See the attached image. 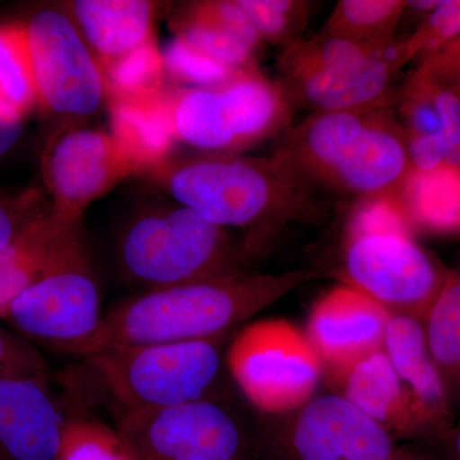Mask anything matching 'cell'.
I'll return each mask as SVG.
<instances>
[{
	"label": "cell",
	"instance_id": "cell-11",
	"mask_svg": "<svg viewBox=\"0 0 460 460\" xmlns=\"http://www.w3.org/2000/svg\"><path fill=\"white\" fill-rule=\"evenodd\" d=\"M263 453L274 460H441L402 447L383 426L337 394L269 419Z\"/></svg>",
	"mask_w": 460,
	"mask_h": 460
},
{
	"label": "cell",
	"instance_id": "cell-30",
	"mask_svg": "<svg viewBox=\"0 0 460 460\" xmlns=\"http://www.w3.org/2000/svg\"><path fill=\"white\" fill-rule=\"evenodd\" d=\"M165 74L190 87L211 86L224 83L242 69H233L196 49L183 39L174 40L162 53Z\"/></svg>",
	"mask_w": 460,
	"mask_h": 460
},
{
	"label": "cell",
	"instance_id": "cell-38",
	"mask_svg": "<svg viewBox=\"0 0 460 460\" xmlns=\"http://www.w3.org/2000/svg\"><path fill=\"white\" fill-rule=\"evenodd\" d=\"M453 91H456V93L460 96V86L456 87V89H454Z\"/></svg>",
	"mask_w": 460,
	"mask_h": 460
},
{
	"label": "cell",
	"instance_id": "cell-6",
	"mask_svg": "<svg viewBox=\"0 0 460 460\" xmlns=\"http://www.w3.org/2000/svg\"><path fill=\"white\" fill-rule=\"evenodd\" d=\"M411 60L402 40L376 48L321 31L281 51L277 83L293 109L367 111L395 105L396 80Z\"/></svg>",
	"mask_w": 460,
	"mask_h": 460
},
{
	"label": "cell",
	"instance_id": "cell-17",
	"mask_svg": "<svg viewBox=\"0 0 460 460\" xmlns=\"http://www.w3.org/2000/svg\"><path fill=\"white\" fill-rule=\"evenodd\" d=\"M65 420L36 378L0 380V452L11 460H56Z\"/></svg>",
	"mask_w": 460,
	"mask_h": 460
},
{
	"label": "cell",
	"instance_id": "cell-25",
	"mask_svg": "<svg viewBox=\"0 0 460 460\" xmlns=\"http://www.w3.org/2000/svg\"><path fill=\"white\" fill-rule=\"evenodd\" d=\"M407 8L404 0H341L321 31L370 47H387L395 41L396 29Z\"/></svg>",
	"mask_w": 460,
	"mask_h": 460
},
{
	"label": "cell",
	"instance_id": "cell-24",
	"mask_svg": "<svg viewBox=\"0 0 460 460\" xmlns=\"http://www.w3.org/2000/svg\"><path fill=\"white\" fill-rule=\"evenodd\" d=\"M423 326L429 353L450 396H460V271L447 270Z\"/></svg>",
	"mask_w": 460,
	"mask_h": 460
},
{
	"label": "cell",
	"instance_id": "cell-22",
	"mask_svg": "<svg viewBox=\"0 0 460 460\" xmlns=\"http://www.w3.org/2000/svg\"><path fill=\"white\" fill-rule=\"evenodd\" d=\"M398 199L411 229L460 235V166L444 164L431 172L411 169Z\"/></svg>",
	"mask_w": 460,
	"mask_h": 460
},
{
	"label": "cell",
	"instance_id": "cell-13",
	"mask_svg": "<svg viewBox=\"0 0 460 460\" xmlns=\"http://www.w3.org/2000/svg\"><path fill=\"white\" fill-rule=\"evenodd\" d=\"M21 26L38 108L75 119L95 114L108 102L107 83L74 21L45 8Z\"/></svg>",
	"mask_w": 460,
	"mask_h": 460
},
{
	"label": "cell",
	"instance_id": "cell-15",
	"mask_svg": "<svg viewBox=\"0 0 460 460\" xmlns=\"http://www.w3.org/2000/svg\"><path fill=\"white\" fill-rule=\"evenodd\" d=\"M390 316L385 307L347 283L320 296L308 314L305 334L323 374L337 376L383 349Z\"/></svg>",
	"mask_w": 460,
	"mask_h": 460
},
{
	"label": "cell",
	"instance_id": "cell-31",
	"mask_svg": "<svg viewBox=\"0 0 460 460\" xmlns=\"http://www.w3.org/2000/svg\"><path fill=\"white\" fill-rule=\"evenodd\" d=\"M460 33V0H438V5L423 18L416 31L404 39L411 59L434 56Z\"/></svg>",
	"mask_w": 460,
	"mask_h": 460
},
{
	"label": "cell",
	"instance_id": "cell-35",
	"mask_svg": "<svg viewBox=\"0 0 460 460\" xmlns=\"http://www.w3.org/2000/svg\"><path fill=\"white\" fill-rule=\"evenodd\" d=\"M31 198L17 204L0 199V253L9 246L27 224L32 222L39 214L27 215L31 210Z\"/></svg>",
	"mask_w": 460,
	"mask_h": 460
},
{
	"label": "cell",
	"instance_id": "cell-16",
	"mask_svg": "<svg viewBox=\"0 0 460 460\" xmlns=\"http://www.w3.org/2000/svg\"><path fill=\"white\" fill-rule=\"evenodd\" d=\"M329 380L337 387V394L398 440L425 438L441 443L429 414L396 375L383 349Z\"/></svg>",
	"mask_w": 460,
	"mask_h": 460
},
{
	"label": "cell",
	"instance_id": "cell-28",
	"mask_svg": "<svg viewBox=\"0 0 460 460\" xmlns=\"http://www.w3.org/2000/svg\"><path fill=\"white\" fill-rule=\"evenodd\" d=\"M0 102L25 117L38 108L21 23L0 25Z\"/></svg>",
	"mask_w": 460,
	"mask_h": 460
},
{
	"label": "cell",
	"instance_id": "cell-32",
	"mask_svg": "<svg viewBox=\"0 0 460 460\" xmlns=\"http://www.w3.org/2000/svg\"><path fill=\"white\" fill-rule=\"evenodd\" d=\"M411 77L426 91L440 120L441 132L447 145L445 164L460 166V96L456 91L429 80L419 72L414 71Z\"/></svg>",
	"mask_w": 460,
	"mask_h": 460
},
{
	"label": "cell",
	"instance_id": "cell-14",
	"mask_svg": "<svg viewBox=\"0 0 460 460\" xmlns=\"http://www.w3.org/2000/svg\"><path fill=\"white\" fill-rule=\"evenodd\" d=\"M41 165L51 213L65 223L81 222L93 202L136 172L111 133L81 126L54 133Z\"/></svg>",
	"mask_w": 460,
	"mask_h": 460
},
{
	"label": "cell",
	"instance_id": "cell-10",
	"mask_svg": "<svg viewBox=\"0 0 460 460\" xmlns=\"http://www.w3.org/2000/svg\"><path fill=\"white\" fill-rule=\"evenodd\" d=\"M233 383L265 416L280 417L316 395L323 366L305 332L284 319H262L238 330L224 354Z\"/></svg>",
	"mask_w": 460,
	"mask_h": 460
},
{
	"label": "cell",
	"instance_id": "cell-33",
	"mask_svg": "<svg viewBox=\"0 0 460 460\" xmlns=\"http://www.w3.org/2000/svg\"><path fill=\"white\" fill-rule=\"evenodd\" d=\"M416 72L452 90L460 86V33L443 49L423 59Z\"/></svg>",
	"mask_w": 460,
	"mask_h": 460
},
{
	"label": "cell",
	"instance_id": "cell-18",
	"mask_svg": "<svg viewBox=\"0 0 460 460\" xmlns=\"http://www.w3.org/2000/svg\"><path fill=\"white\" fill-rule=\"evenodd\" d=\"M383 350L396 375L429 414L443 444L454 429L453 399L429 353L422 321L392 314Z\"/></svg>",
	"mask_w": 460,
	"mask_h": 460
},
{
	"label": "cell",
	"instance_id": "cell-34",
	"mask_svg": "<svg viewBox=\"0 0 460 460\" xmlns=\"http://www.w3.org/2000/svg\"><path fill=\"white\" fill-rule=\"evenodd\" d=\"M41 359L30 349L20 347L16 341L0 332V380L2 378H35L40 374ZM38 380V378H36Z\"/></svg>",
	"mask_w": 460,
	"mask_h": 460
},
{
	"label": "cell",
	"instance_id": "cell-37",
	"mask_svg": "<svg viewBox=\"0 0 460 460\" xmlns=\"http://www.w3.org/2000/svg\"><path fill=\"white\" fill-rule=\"evenodd\" d=\"M443 447L445 456L441 460H460V425L454 426Z\"/></svg>",
	"mask_w": 460,
	"mask_h": 460
},
{
	"label": "cell",
	"instance_id": "cell-23",
	"mask_svg": "<svg viewBox=\"0 0 460 460\" xmlns=\"http://www.w3.org/2000/svg\"><path fill=\"white\" fill-rule=\"evenodd\" d=\"M69 224L58 219L49 208L27 224L0 253V316H7L14 299L38 279L54 242Z\"/></svg>",
	"mask_w": 460,
	"mask_h": 460
},
{
	"label": "cell",
	"instance_id": "cell-21",
	"mask_svg": "<svg viewBox=\"0 0 460 460\" xmlns=\"http://www.w3.org/2000/svg\"><path fill=\"white\" fill-rule=\"evenodd\" d=\"M111 135L135 165L146 172L171 159L175 136L165 91L151 98H109Z\"/></svg>",
	"mask_w": 460,
	"mask_h": 460
},
{
	"label": "cell",
	"instance_id": "cell-12",
	"mask_svg": "<svg viewBox=\"0 0 460 460\" xmlns=\"http://www.w3.org/2000/svg\"><path fill=\"white\" fill-rule=\"evenodd\" d=\"M117 423L137 460H265L262 445L215 396L127 414Z\"/></svg>",
	"mask_w": 460,
	"mask_h": 460
},
{
	"label": "cell",
	"instance_id": "cell-5",
	"mask_svg": "<svg viewBox=\"0 0 460 460\" xmlns=\"http://www.w3.org/2000/svg\"><path fill=\"white\" fill-rule=\"evenodd\" d=\"M447 274L414 241L398 198L358 201L345 230L343 283L423 323Z\"/></svg>",
	"mask_w": 460,
	"mask_h": 460
},
{
	"label": "cell",
	"instance_id": "cell-2",
	"mask_svg": "<svg viewBox=\"0 0 460 460\" xmlns=\"http://www.w3.org/2000/svg\"><path fill=\"white\" fill-rule=\"evenodd\" d=\"M151 180L208 222L263 232L314 213V183L274 153L269 157L210 154L166 160Z\"/></svg>",
	"mask_w": 460,
	"mask_h": 460
},
{
	"label": "cell",
	"instance_id": "cell-1",
	"mask_svg": "<svg viewBox=\"0 0 460 460\" xmlns=\"http://www.w3.org/2000/svg\"><path fill=\"white\" fill-rule=\"evenodd\" d=\"M317 271L246 274L235 271L181 286L150 289L102 314L98 329L71 354L84 358L119 347L186 343L226 338Z\"/></svg>",
	"mask_w": 460,
	"mask_h": 460
},
{
	"label": "cell",
	"instance_id": "cell-26",
	"mask_svg": "<svg viewBox=\"0 0 460 460\" xmlns=\"http://www.w3.org/2000/svg\"><path fill=\"white\" fill-rule=\"evenodd\" d=\"M56 460H137L117 429L102 420L75 416L63 423Z\"/></svg>",
	"mask_w": 460,
	"mask_h": 460
},
{
	"label": "cell",
	"instance_id": "cell-20",
	"mask_svg": "<svg viewBox=\"0 0 460 460\" xmlns=\"http://www.w3.org/2000/svg\"><path fill=\"white\" fill-rule=\"evenodd\" d=\"M178 38L233 69H257L262 48L237 0L193 3L175 23Z\"/></svg>",
	"mask_w": 460,
	"mask_h": 460
},
{
	"label": "cell",
	"instance_id": "cell-19",
	"mask_svg": "<svg viewBox=\"0 0 460 460\" xmlns=\"http://www.w3.org/2000/svg\"><path fill=\"white\" fill-rule=\"evenodd\" d=\"M65 8L102 69L155 40L153 31L156 3L75 0Z\"/></svg>",
	"mask_w": 460,
	"mask_h": 460
},
{
	"label": "cell",
	"instance_id": "cell-7",
	"mask_svg": "<svg viewBox=\"0 0 460 460\" xmlns=\"http://www.w3.org/2000/svg\"><path fill=\"white\" fill-rule=\"evenodd\" d=\"M175 140L210 154H238L292 127L293 108L277 81L242 69L224 83L165 93Z\"/></svg>",
	"mask_w": 460,
	"mask_h": 460
},
{
	"label": "cell",
	"instance_id": "cell-8",
	"mask_svg": "<svg viewBox=\"0 0 460 460\" xmlns=\"http://www.w3.org/2000/svg\"><path fill=\"white\" fill-rule=\"evenodd\" d=\"M119 261L124 272L148 290L237 271L226 229L181 205L135 217L120 238Z\"/></svg>",
	"mask_w": 460,
	"mask_h": 460
},
{
	"label": "cell",
	"instance_id": "cell-4",
	"mask_svg": "<svg viewBox=\"0 0 460 460\" xmlns=\"http://www.w3.org/2000/svg\"><path fill=\"white\" fill-rule=\"evenodd\" d=\"M224 339L111 348L81 358L66 374L75 398L107 407L120 420L214 398Z\"/></svg>",
	"mask_w": 460,
	"mask_h": 460
},
{
	"label": "cell",
	"instance_id": "cell-29",
	"mask_svg": "<svg viewBox=\"0 0 460 460\" xmlns=\"http://www.w3.org/2000/svg\"><path fill=\"white\" fill-rule=\"evenodd\" d=\"M263 42L284 49L302 40L314 3L305 0H237Z\"/></svg>",
	"mask_w": 460,
	"mask_h": 460
},
{
	"label": "cell",
	"instance_id": "cell-27",
	"mask_svg": "<svg viewBox=\"0 0 460 460\" xmlns=\"http://www.w3.org/2000/svg\"><path fill=\"white\" fill-rule=\"evenodd\" d=\"M109 98H151L164 93L165 68L155 40L102 68Z\"/></svg>",
	"mask_w": 460,
	"mask_h": 460
},
{
	"label": "cell",
	"instance_id": "cell-36",
	"mask_svg": "<svg viewBox=\"0 0 460 460\" xmlns=\"http://www.w3.org/2000/svg\"><path fill=\"white\" fill-rule=\"evenodd\" d=\"M25 115L0 102V157L9 153L23 132Z\"/></svg>",
	"mask_w": 460,
	"mask_h": 460
},
{
	"label": "cell",
	"instance_id": "cell-3",
	"mask_svg": "<svg viewBox=\"0 0 460 460\" xmlns=\"http://www.w3.org/2000/svg\"><path fill=\"white\" fill-rule=\"evenodd\" d=\"M393 108L311 113L280 136L275 153L311 183L358 201L398 198L411 166L404 131Z\"/></svg>",
	"mask_w": 460,
	"mask_h": 460
},
{
	"label": "cell",
	"instance_id": "cell-9",
	"mask_svg": "<svg viewBox=\"0 0 460 460\" xmlns=\"http://www.w3.org/2000/svg\"><path fill=\"white\" fill-rule=\"evenodd\" d=\"M102 314L83 226L69 224L54 242L44 270L14 299L7 316L30 337L71 353L96 332Z\"/></svg>",
	"mask_w": 460,
	"mask_h": 460
}]
</instances>
